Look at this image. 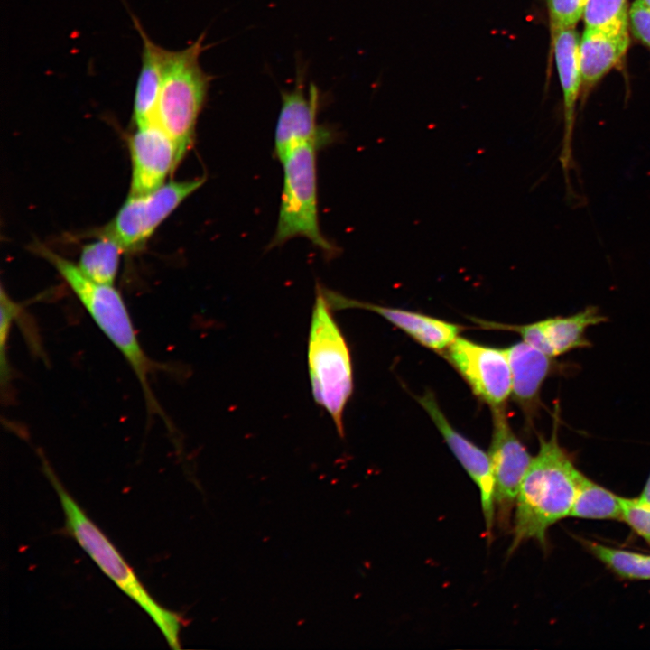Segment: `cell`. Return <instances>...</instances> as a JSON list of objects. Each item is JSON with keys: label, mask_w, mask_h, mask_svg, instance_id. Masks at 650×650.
<instances>
[{"label": "cell", "mask_w": 650, "mask_h": 650, "mask_svg": "<svg viewBox=\"0 0 650 650\" xmlns=\"http://www.w3.org/2000/svg\"><path fill=\"white\" fill-rule=\"evenodd\" d=\"M489 449L494 478V503L498 527L511 530L516 497L532 456L512 431L504 406L492 408Z\"/></svg>", "instance_id": "8"}, {"label": "cell", "mask_w": 650, "mask_h": 650, "mask_svg": "<svg viewBox=\"0 0 650 650\" xmlns=\"http://www.w3.org/2000/svg\"><path fill=\"white\" fill-rule=\"evenodd\" d=\"M570 516L622 521L623 497L601 487L580 472Z\"/></svg>", "instance_id": "19"}, {"label": "cell", "mask_w": 650, "mask_h": 650, "mask_svg": "<svg viewBox=\"0 0 650 650\" xmlns=\"http://www.w3.org/2000/svg\"><path fill=\"white\" fill-rule=\"evenodd\" d=\"M204 181V177L169 181L152 192L129 195L102 235L114 239L124 251L140 248L157 227Z\"/></svg>", "instance_id": "7"}, {"label": "cell", "mask_w": 650, "mask_h": 650, "mask_svg": "<svg viewBox=\"0 0 650 650\" xmlns=\"http://www.w3.org/2000/svg\"><path fill=\"white\" fill-rule=\"evenodd\" d=\"M321 291L331 309L359 308L374 311L404 330L422 345L434 350L444 351L462 330L459 325L422 313L346 298L341 294L325 289H321Z\"/></svg>", "instance_id": "15"}, {"label": "cell", "mask_w": 650, "mask_h": 650, "mask_svg": "<svg viewBox=\"0 0 650 650\" xmlns=\"http://www.w3.org/2000/svg\"><path fill=\"white\" fill-rule=\"evenodd\" d=\"M628 23L634 36L650 48V8L634 1L628 12Z\"/></svg>", "instance_id": "26"}, {"label": "cell", "mask_w": 650, "mask_h": 650, "mask_svg": "<svg viewBox=\"0 0 650 650\" xmlns=\"http://www.w3.org/2000/svg\"><path fill=\"white\" fill-rule=\"evenodd\" d=\"M587 0H546L551 42L563 29L574 28L583 15Z\"/></svg>", "instance_id": "23"}, {"label": "cell", "mask_w": 650, "mask_h": 650, "mask_svg": "<svg viewBox=\"0 0 650 650\" xmlns=\"http://www.w3.org/2000/svg\"><path fill=\"white\" fill-rule=\"evenodd\" d=\"M629 45L627 32L585 29L580 39L579 58L583 96L620 62Z\"/></svg>", "instance_id": "18"}, {"label": "cell", "mask_w": 650, "mask_h": 650, "mask_svg": "<svg viewBox=\"0 0 650 650\" xmlns=\"http://www.w3.org/2000/svg\"><path fill=\"white\" fill-rule=\"evenodd\" d=\"M586 548L618 576L631 580H650V554L609 547L585 540Z\"/></svg>", "instance_id": "21"}, {"label": "cell", "mask_w": 650, "mask_h": 650, "mask_svg": "<svg viewBox=\"0 0 650 650\" xmlns=\"http://www.w3.org/2000/svg\"><path fill=\"white\" fill-rule=\"evenodd\" d=\"M559 411H554L551 436L539 437V450L526 470L515 500L508 554L529 540L547 544L549 528L569 517L580 471L558 440Z\"/></svg>", "instance_id": "1"}, {"label": "cell", "mask_w": 650, "mask_h": 650, "mask_svg": "<svg viewBox=\"0 0 650 650\" xmlns=\"http://www.w3.org/2000/svg\"><path fill=\"white\" fill-rule=\"evenodd\" d=\"M444 354L478 397L491 408L505 405L512 393L511 370L505 349L458 336Z\"/></svg>", "instance_id": "9"}, {"label": "cell", "mask_w": 650, "mask_h": 650, "mask_svg": "<svg viewBox=\"0 0 650 650\" xmlns=\"http://www.w3.org/2000/svg\"><path fill=\"white\" fill-rule=\"evenodd\" d=\"M641 504L650 506V475L642 490L640 496L636 498Z\"/></svg>", "instance_id": "27"}, {"label": "cell", "mask_w": 650, "mask_h": 650, "mask_svg": "<svg viewBox=\"0 0 650 650\" xmlns=\"http://www.w3.org/2000/svg\"><path fill=\"white\" fill-rule=\"evenodd\" d=\"M418 401L433 421L454 456L478 487L486 535L488 541L492 540L496 514L494 478L489 455L451 426L432 394L426 393Z\"/></svg>", "instance_id": "12"}, {"label": "cell", "mask_w": 650, "mask_h": 650, "mask_svg": "<svg viewBox=\"0 0 650 650\" xmlns=\"http://www.w3.org/2000/svg\"><path fill=\"white\" fill-rule=\"evenodd\" d=\"M40 457L43 472L59 497L67 532L101 571L152 618L168 645L179 649L180 633L185 623L182 616L154 600L105 534L70 495L42 453Z\"/></svg>", "instance_id": "2"}, {"label": "cell", "mask_w": 650, "mask_h": 650, "mask_svg": "<svg viewBox=\"0 0 650 650\" xmlns=\"http://www.w3.org/2000/svg\"><path fill=\"white\" fill-rule=\"evenodd\" d=\"M308 342L313 398L333 419L343 437L342 415L353 391L349 350L321 289L317 290Z\"/></svg>", "instance_id": "5"}, {"label": "cell", "mask_w": 650, "mask_h": 650, "mask_svg": "<svg viewBox=\"0 0 650 650\" xmlns=\"http://www.w3.org/2000/svg\"><path fill=\"white\" fill-rule=\"evenodd\" d=\"M305 75L304 68L298 66L293 88L281 94L274 133V153L279 160L299 144L311 143L320 147L332 137L331 132L317 121L322 93L313 82L306 88Z\"/></svg>", "instance_id": "10"}, {"label": "cell", "mask_w": 650, "mask_h": 650, "mask_svg": "<svg viewBox=\"0 0 650 650\" xmlns=\"http://www.w3.org/2000/svg\"><path fill=\"white\" fill-rule=\"evenodd\" d=\"M132 178L130 195L152 192L164 184L181 160L175 143L155 122L136 127L129 142Z\"/></svg>", "instance_id": "13"}, {"label": "cell", "mask_w": 650, "mask_h": 650, "mask_svg": "<svg viewBox=\"0 0 650 650\" xmlns=\"http://www.w3.org/2000/svg\"><path fill=\"white\" fill-rule=\"evenodd\" d=\"M131 18L141 36L143 46L133 106V121L136 127H140L154 122L168 50L149 37L132 13Z\"/></svg>", "instance_id": "17"}, {"label": "cell", "mask_w": 650, "mask_h": 650, "mask_svg": "<svg viewBox=\"0 0 650 650\" xmlns=\"http://www.w3.org/2000/svg\"><path fill=\"white\" fill-rule=\"evenodd\" d=\"M622 521L650 545V506L641 504L636 498L623 497Z\"/></svg>", "instance_id": "25"}, {"label": "cell", "mask_w": 650, "mask_h": 650, "mask_svg": "<svg viewBox=\"0 0 650 650\" xmlns=\"http://www.w3.org/2000/svg\"><path fill=\"white\" fill-rule=\"evenodd\" d=\"M123 251L114 239L102 235L100 238L82 247L77 265L89 279L113 285Z\"/></svg>", "instance_id": "20"}, {"label": "cell", "mask_w": 650, "mask_h": 650, "mask_svg": "<svg viewBox=\"0 0 650 650\" xmlns=\"http://www.w3.org/2000/svg\"><path fill=\"white\" fill-rule=\"evenodd\" d=\"M550 51L554 54L556 68L563 96L564 131L560 154L567 194L572 195L570 171L572 167V133L575 107L582 88L579 58L580 37L574 28L559 31L550 42Z\"/></svg>", "instance_id": "14"}, {"label": "cell", "mask_w": 650, "mask_h": 650, "mask_svg": "<svg viewBox=\"0 0 650 650\" xmlns=\"http://www.w3.org/2000/svg\"><path fill=\"white\" fill-rule=\"evenodd\" d=\"M204 40L203 32L182 50H168L165 60L154 122L175 143L180 160L192 144L213 79L200 63V56L209 47Z\"/></svg>", "instance_id": "4"}, {"label": "cell", "mask_w": 650, "mask_h": 650, "mask_svg": "<svg viewBox=\"0 0 650 650\" xmlns=\"http://www.w3.org/2000/svg\"><path fill=\"white\" fill-rule=\"evenodd\" d=\"M607 320L608 318L598 307L590 305L569 316L550 317L524 325H505L487 321H479V323L488 328L517 332L523 341L555 358L574 349L590 348L591 342L586 336L588 329Z\"/></svg>", "instance_id": "11"}, {"label": "cell", "mask_w": 650, "mask_h": 650, "mask_svg": "<svg viewBox=\"0 0 650 650\" xmlns=\"http://www.w3.org/2000/svg\"><path fill=\"white\" fill-rule=\"evenodd\" d=\"M1 322H0V350H1V382L2 385L6 384L10 377V367L7 358V344L11 328L15 317L21 311V305L11 299L1 289L0 298Z\"/></svg>", "instance_id": "24"}, {"label": "cell", "mask_w": 650, "mask_h": 650, "mask_svg": "<svg viewBox=\"0 0 650 650\" xmlns=\"http://www.w3.org/2000/svg\"><path fill=\"white\" fill-rule=\"evenodd\" d=\"M628 12L627 0H587L582 15L585 29L627 32Z\"/></svg>", "instance_id": "22"}, {"label": "cell", "mask_w": 650, "mask_h": 650, "mask_svg": "<svg viewBox=\"0 0 650 650\" xmlns=\"http://www.w3.org/2000/svg\"><path fill=\"white\" fill-rule=\"evenodd\" d=\"M640 3H642L644 5L650 8V0H638Z\"/></svg>", "instance_id": "28"}, {"label": "cell", "mask_w": 650, "mask_h": 650, "mask_svg": "<svg viewBox=\"0 0 650 650\" xmlns=\"http://www.w3.org/2000/svg\"><path fill=\"white\" fill-rule=\"evenodd\" d=\"M510 366L512 393L528 416L540 406V394L544 381L556 367L552 358L525 341L505 348Z\"/></svg>", "instance_id": "16"}, {"label": "cell", "mask_w": 650, "mask_h": 650, "mask_svg": "<svg viewBox=\"0 0 650 650\" xmlns=\"http://www.w3.org/2000/svg\"><path fill=\"white\" fill-rule=\"evenodd\" d=\"M314 144L292 148L280 160L283 182L277 226L269 248L303 237L321 250L333 253L334 246L322 235L318 215L316 152Z\"/></svg>", "instance_id": "6"}, {"label": "cell", "mask_w": 650, "mask_h": 650, "mask_svg": "<svg viewBox=\"0 0 650 650\" xmlns=\"http://www.w3.org/2000/svg\"><path fill=\"white\" fill-rule=\"evenodd\" d=\"M36 248L58 271L97 326L124 356L139 380L147 405L153 411H160L149 384V375L153 368V362L142 348L131 316L119 292L113 285L89 279L77 265L49 248L42 245Z\"/></svg>", "instance_id": "3"}]
</instances>
